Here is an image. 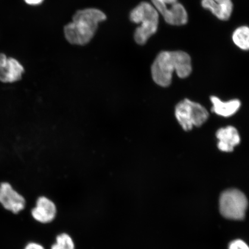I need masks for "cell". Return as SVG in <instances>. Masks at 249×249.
Wrapping results in <instances>:
<instances>
[{
    "label": "cell",
    "instance_id": "cell-1",
    "mask_svg": "<svg viewBox=\"0 0 249 249\" xmlns=\"http://www.w3.org/2000/svg\"><path fill=\"white\" fill-rule=\"evenodd\" d=\"M192 71L191 58L182 51L161 52L151 67L152 79L158 85L164 87L171 85L174 71L179 77L184 79Z\"/></svg>",
    "mask_w": 249,
    "mask_h": 249
},
{
    "label": "cell",
    "instance_id": "cell-2",
    "mask_svg": "<svg viewBox=\"0 0 249 249\" xmlns=\"http://www.w3.org/2000/svg\"><path fill=\"white\" fill-rule=\"evenodd\" d=\"M106 19L105 14L98 9L87 8L77 11L72 21L65 26V38L72 45H86L95 36L99 23Z\"/></svg>",
    "mask_w": 249,
    "mask_h": 249
},
{
    "label": "cell",
    "instance_id": "cell-3",
    "mask_svg": "<svg viewBox=\"0 0 249 249\" xmlns=\"http://www.w3.org/2000/svg\"><path fill=\"white\" fill-rule=\"evenodd\" d=\"M130 20L141 26L135 31L134 38L139 45H144L152 36L157 33L159 24V14L153 6L142 2L130 12Z\"/></svg>",
    "mask_w": 249,
    "mask_h": 249
},
{
    "label": "cell",
    "instance_id": "cell-4",
    "mask_svg": "<svg viewBox=\"0 0 249 249\" xmlns=\"http://www.w3.org/2000/svg\"><path fill=\"white\" fill-rule=\"evenodd\" d=\"M176 117L183 130L189 131L193 127H200L208 120L209 113L201 105L185 99L176 107Z\"/></svg>",
    "mask_w": 249,
    "mask_h": 249
},
{
    "label": "cell",
    "instance_id": "cell-5",
    "mask_svg": "<svg viewBox=\"0 0 249 249\" xmlns=\"http://www.w3.org/2000/svg\"><path fill=\"white\" fill-rule=\"evenodd\" d=\"M248 202L247 197L237 189H229L220 198V211L224 217L229 219L241 220L245 216Z\"/></svg>",
    "mask_w": 249,
    "mask_h": 249
},
{
    "label": "cell",
    "instance_id": "cell-6",
    "mask_svg": "<svg viewBox=\"0 0 249 249\" xmlns=\"http://www.w3.org/2000/svg\"><path fill=\"white\" fill-rule=\"evenodd\" d=\"M0 203L5 210L17 214L24 209L26 202L10 183L4 182L0 183Z\"/></svg>",
    "mask_w": 249,
    "mask_h": 249
},
{
    "label": "cell",
    "instance_id": "cell-7",
    "mask_svg": "<svg viewBox=\"0 0 249 249\" xmlns=\"http://www.w3.org/2000/svg\"><path fill=\"white\" fill-rule=\"evenodd\" d=\"M24 68L15 58L0 53V82L12 84L22 79Z\"/></svg>",
    "mask_w": 249,
    "mask_h": 249
},
{
    "label": "cell",
    "instance_id": "cell-8",
    "mask_svg": "<svg viewBox=\"0 0 249 249\" xmlns=\"http://www.w3.org/2000/svg\"><path fill=\"white\" fill-rule=\"evenodd\" d=\"M154 7L163 16L168 24L173 26H182L188 22V16L185 8L180 3L177 2L168 8L167 5L158 0H152Z\"/></svg>",
    "mask_w": 249,
    "mask_h": 249
},
{
    "label": "cell",
    "instance_id": "cell-9",
    "mask_svg": "<svg viewBox=\"0 0 249 249\" xmlns=\"http://www.w3.org/2000/svg\"><path fill=\"white\" fill-rule=\"evenodd\" d=\"M31 214L36 222L48 224L53 221L57 214V208L54 202L45 196L39 197L36 206L31 211Z\"/></svg>",
    "mask_w": 249,
    "mask_h": 249
},
{
    "label": "cell",
    "instance_id": "cell-10",
    "mask_svg": "<svg viewBox=\"0 0 249 249\" xmlns=\"http://www.w3.org/2000/svg\"><path fill=\"white\" fill-rule=\"evenodd\" d=\"M216 137L218 142L217 147L223 152H230L238 145L241 142L238 130L235 127L229 126L217 130Z\"/></svg>",
    "mask_w": 249,
    "mask_h": 249
},
{
    "label": "cell",
    "instance_id": "cell-11",
    "mask_svg": "<svg viewBox=\"0 0 249 249\" xmlns=\"http://www.w3.org/2000/svg\"><path fill=\"white\" fill-rule=\"evenodd\" d=\"M201 4L221 20H228L231 17L233 10L231 0H202Z\"/></svg>",
    "mask_w": 249,
    "mask_h": 249
},
{
    "label": "cell",
    "instance_id": "cell-12",
    "mask_svg": "<svg viewBox=\"0 0 249 249\" xmlns=\"http://www.w3.org/2000/svg\"><path fill=\"white\" fill-rule=\"evenodd\" d=\"M211 101L213 104L212 112L222 117H228L232 116L241 107V102L238 99L225 102L220 100L216 96H211Z\"/></svg>",
    "mask_w": 249,
    "mask_h": 249
},
{
    "label": "cell",
    "instance_id": "cell-13",
    "mask_svg": "<svg viewBox=\"0 0 249 249\" xmlns=\"http://www.w3.org/2000/svg\"><path fill=\"white\" fill-rule=\"evenodd\" d=\"M249 30L247 26L238 28L233 33L232 40L235 44L244 51L249 48Z\"/></svg>",
    "mask_w": 249,
    "mask_h": 249
},
{
    "label": "cell",
    "instance_id": "cell-14",
    "mask_svg": "<svg viewBox=\"0 0 249 249\" xmlns=\"http://www.w3.org/2000/svg\"><path fill=\"white\" fill-rule=\"evenodd\" d=\"M55 241L51 249H75L73 239L68 233H61L56 237Z\"/></svg>",
    "mask_w": 249,
    "mask_h": 249
},
{
    "label": "cell",
    "instance_id": "cell-15",
    "mask_svg": "<svg viewBox=\"0 0 249 249\" xmlns=\"http://www.w3.org/2000/svg\"><path fill=\"white\" fill-rule=\"evenodd\" d=\"M229 249H249V248L245 242L238 239L230 244Z\"/></svg>",
    "mask_w": 249,
    "mask_h": 249
},
{
    "label": "cell",
    "instance_id": "cell-16",
    "mask_svg": "<svg viewBox=\"0 0 249 249\" xmlns=\"http://www.w3.org/2000/svg\"><path fill=\"white\" fill-rule=\"evenodd\" d=\"M24 249H45L43 248V246L37 243L31 242L30 244L27 245L26 247H25Z\"/></svg>",
    "mask_w": 249,
    "mask_h": 249
},
{
    "label": "cell",
    "instance_id": "cell-17",
    "mask_svg": "<svg viewBox=\"0 0 249 249\" xmlns=\"http://www.w3.org/2000/svg\"><path fill=\"white\" fill-rule=\"evenodd\" d=\"M27 4L31 5H37L41 4L43 0H24Z\"/></svg>",
    "mask_w": 249,
    "mask_h": 249
},
{
    "label": "cell",
    "instance_id": "cell-18",
    "mask_svg": "<svg viewBox=\"0 0 249 249\" xmlns=\"http://www.w3.org/2000/svg\"><path fill=\"white\" fill-rule=\"evenodd\" d=\"M158 1H160L161 2L164 3L165 4H173L174 3H176L177 2V0H158Z\"/></svg>",
    "mask_w": 249,
    "mask_h": 249
}]
</instances>
